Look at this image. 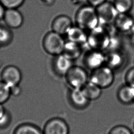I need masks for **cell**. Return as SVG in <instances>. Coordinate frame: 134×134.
<instances>
[{
    "label": "cell",
    "mask_w": 134,
    "mask_h": 134,
    "mask_svg": "<svg viewBox=\"0 0 134 134\" xmlns=\"http://www.w3.org/2000/svg\"><path fill=\"white\" fill-rule=\"evenodd\" d=\"M5 8L0 3V20L3 19L5 12Z\"/></svg>",
    "instance_id": "30"
},
{
    "label": "cell",
    "mask_w": 134,
    "mask_h": 134,
    "mask_svg": "<svg viewBox=\"0 0 134 134\" xmlns=\"http://www.w3.org/2000/svg\"><path fill=\"white\" fill-rule=\"evenodd\" d=\"M83 62L88 69L93 71L105 65V54L103 51L91 49L85 54Z\"/></svg>",
    "instance_id": "8"
},
{
    "label": "cell",
    "mask_w": 134,
    "mask_h": 134,
    "mask_svg": "<svg viewBox=\"0 0 134 134\" xmlns=\"http://www.w3.org/2000/svg\"><path fill=\"white\" fill-rule=\"evenodd\" d=\"M13 134H43V131L36 125L32 124L24 123L18 125Z\"/></svg>",
    "instance_id": "19"
},
{
    "label": "cell",
    "mask_w": 134,
    "mask_h": 134,
    "mask_svg": "<svg viewBox=\"0 0 134 134\" xmlns=\"http://www.w3.org/2000/svg\"><path fill=\"white\" fill-rule=\"evenodd\" d=\"M113 3L118 13H126L132 9L133 0H114Z\"/></svg>",
    "instance_id": "20"
},
{
    "label": "cell",
    "mask_w": 134,
    "mask_h": 134,
    "mask_svg": "<svg viewBox=\"0 0 134 134\" xmlns=\"http://www.w3.org/2000/svg\"><path fill=\"white\" fill-rule=\"evenodd\" d=\"M99 25L107 26L114 24L118 13L113 2L106 1L96 8Z\"/></svg>",
    "instance_id": "6"
},
{
    "label": "cell",
    "mask_w": 134,
    "mask_h": 134,
    "mask_svg": "<svg viewBox=\"0 0 134 134\" xmlns=\"http://www.w3.org/2000/svg\"><path fill=\"white\" fill-rule=\"evenodd\" d=\"M3 19L8 27L13 29L19 28L24 24V16L18 9H6Z\"/></svg>",
    "instance_id": "11"
},
{
    "label": "cell",
    "mask_w": 134,
    "mask_h": 134,
    "mask_svg": "<svg viewBox=\"0 0 134 134\" xmlns=\"http://www.w3.org/2000/svg\"><path fill=\"white\" fill-rule=\"evenodd\" d=\"M75 21L76 26L86 32H90L99 25L96 8L90 5H83L78 9Z\"/></svg>",
    "instance_id": "1"
},
{
    "label": "cell",
    "mask_w": 134,
    "mask_h": 134,
    "mask_svg": "<svg viewBox=\"0 0 134 134\" xmlns=\"http://www.w3.org/2000/svg\"><path fill=\"white\" fill-rule=\"evenodd\" d=\"M11 30L3 26H0V44L6 45L11 43L13 39Z\"/></svg>",
    "instance_id": "22"
},
{
    "label": "cell",
    "mask_w": 134,
    "mask_h": 134,
    "mask_svg": "<svg viewBox=\"0 0 134 134\" xmlns=\"http://www.w3.org/2000/svg\"><path fill=\"white\" fill-rule=\"evenodd\" d=\"M65 77L67 83L72 89H82L89 81L85 70L77 65H73Z\"/></svg>",
    "instance_id": "5"
},
{
    "label": "cell",
    "mask_w": 134,
    "mask_h": 134,
    "mask_svg": "<svg viewBox=\"0 0 134 134\" xmlns=\"http://www.w3.org/2000/svg\"><path fill=\"white\" fill-rule=\"evenodd\" d=\"M11 95L17 97L19 96L22 92V90L19 85L14 86L10 88Z\"/></svg>",
    "instance_id": "29"
},
{
    "label": "cell",
    "mask_w": 134,
    "mask_h": 134,
    "mask_svg": "<svg viewBox=\"0 0 134 134\" xmlns=\"http://www.w3.org/2000/svg\"><path fill=\"white\" fill-rule=\"evenodd\" d=\"M108 134H133L131 129L124 125H118L113 127Z\"/></svg>",
    "instance_id": "25"
},
{
    "label": "cell",
    "mask_w": 134,
    "mask_h": 134,
    "mask_svg": "<svg viewBox=\"0 0 134 134\" xmlns=\"http://www.w3.org/2000/svg\"><path fill=\"white\" fill-rule=\"evenodd\" d=\"M74 1L77 2H83V1H86V0H74Z\"/></svg>",
    "instance_id": "33"
},
{
    "label": "cell",
    "mask_w": 134,
    "mask_h": 134,
    "mask_svg": "<svg viewBox=\"0 0 134 134\" xmlns=\"http://www.w3.org/2000/svg\"><path fill=\"white\" fill-rule=\"evenodd\" d=\"M66 36L68 41L81 46L87 44L88 35L87 34L86 31L77 26H73Z\"/></svg>",
    "instance_id": "15"
},
{
    "label": "cell",
    "mask_w": 134,
    "mask_h": 134,
    "mask_svg": "<svg viewBox=\"0 0 134 134\" xmlns=\"http://www.w3.org/2000/svg\"><path fill=\"white\" fill-rule=\"evenodd\" d=\"M11 95L10 87L3 81L0 82V104H3Z\"/></svg>",
    "instance_id": "23"
},
{
    "label": "cell",
    "mask_w": 134,
    "mask_h": 134,
    "mask_svg": "<svg viewBox=\"0 0 134 134\" xmlns=\"http://www.w3.org/2000/svg\"><path fill=\"white\" fill-rule=\"evenodd\" d=\"M121 57L117 53H109L105 54V65L113 70L121 64Z\"/></svg>",
    "instance_id": "21"
},
{
    "label": "cell",
    "mask_w": 134,
    "mask_h": 134,
    "mask_svg": "<svg viewBox=\"0 0 134 134\" xmlns=\"http://www.w3.org/2000/svg\"><path fill=\"white\" fill-rule=\"evenodd\" d=\"M25 0H0V3L6 9H18L24 4Z\"/></svg>",
    "instance_id": "24"
},
{
    "label": "cell",
    "mask_w": 134,
    "mask_h": 134,
    "mask_svg": "<svg viewBox=\"0 0 134 134\" xmlns=\"http://www.w3.org/2000/svg\"><path fill=\"white\" fill-rule=\"evenodd\" d=\"M125 81V84L134 87V67L130 68L126 73Z\"/></svg>",
    "instance_id": "26"
},
{
    "label": "cell",
    "mask_w": 134,
    "mask_h": 134,
    "mask_svg": "<svg viewBox=\"0 0 134 134\" xmlns=\"http://www.w3.org/2000/svg\"><path fill=\"white\" fill-rule=\"evenodd\" d=\"M73 26L72 21L66 15H59L53 21L51 28L53 31L64 36L66 35Z\"/></svg>",
    "instance_id": "10"
},
{
    "label": "cell",
    "mask_w": 134,
    "mask_h": 134,
    "mask_svg": "<svg viewBox=\"0 0 134 134\" xmlns=\"http://www.w3.org/2000/svg\"><path fill=\"white\" fill-rule=\"evenodd\" d=\"M2 81L11 88L19 85L22 80V73L16 66L9 65L4 69L2 72Z\"/></svg>",
    "instance_id": "9"
},
{
    "label": "cell",
    "mask_w": 134,
    "mask_h": 134,
    "mask_svg": "<svg viewBox=\"0 0 134 134\" xmlns=\"http://www.w3.org/2000/svg\"><path fill=\"white\" fill-rule=\"evenodd\" d=\"M42 2H44L45 5H52L54 2L55 0H41Z\"/></svg>",
    "instance_id": "32"
},
{
    "label": "cell",
    "mask_w": 134,
    "mask_h": 134,
    "mask_svg": "<svg viewBox=\"0 0 134 134\" xmlns=\"http://www.w3.org/2000/svg\"><path fill=\"white\" fill-rule=\"evenodd\" d=\"M81 90L90 101L98 99L102 93L101 88L89 80Z\"/></svg>",
    "instance_id": "18"
},
{
    "label": "cell",
    "mask_w": 134,
    "mask_h": 134,
    "mask_svg": "<svg viewBox=\"0 0 134 134\" xmlns=\"http://www.w3.org/2000/svg\"><path fill=\"white\" fill-rule=\"evenodd\" d=\"M65 43L62 36L51 31L45 35L42 45L47 54L55 56L62 54Z\"/></svg>",
    "instance_id": "3"
},
{
    "label": "cell",
    "mask_w": 134,
    "mask_h": 134,
    "mask_svg": "<svg viewBox=\"0 0 134 134\" xmlns=\"http://www.w3.org/2000/svg\"><path fill=\"white\" fill-rule=\"evenodd\" d=\"M89 81L96 84L102 89L110 87L114 80L113 70L104 65L92 71Z\"/></svg>",
    "instance_id": "4"
},
{
    "label": "cell",
    "mask_w": 134,
    "mask_h": 134,
    "mask_svg": "<svg viewBox=\"0 0 134 134\" xmlns=\"http://www.w3.org/2000/svg\"><path fill=\"white\" fill-rule=\"evenodd\" d=\"M117 98L121 103L129 104L134 103V87L125 84L120 87L117 92Z\"/></svg>",
    "instance_id": "17"
},
{
    "label": "cell",
    "mask_w": 134,
    "mask_h": 134,
    "mask_svg": "<svg viewBox=\"0 0 134 134\" xmlns=\"http://www.w3.org/2000/svg\"><path fill=\"white\" fill-rule=\"evenodd\" d=\"M43 134H69V125L65 120L54 118L45 123L42 131Z\"/></svg>",
    "instance_id": "7"
},
{
    "label": "cell",
    "mask_w": 134,
    "mask_h": 134,
    "mask_svg": "<svg viewBox=\"0 0 134 134\" xmlns=\"http://www.w3.org/2000/svg\"><path fill=\"white\" fill-rule=\"evenodd\" d=\"M69 98L71 103L76 109H85L89 105L90 101L86 97L81 89H72L70 92Z\"/></svg>",
    "instance_id": "14"
},
{
    "label": "cell",
    "mask_w": 134,
    "mask_h": 134,
    "mask_svg": "<svg viewBox=\"0 0 134 134\" xmlns=\"http://www.w3.org/2000/svg\"><path fill=\"white\" fill-rule=\"evenodd\" d=\"M106 1H107V0H86V2H87L88 5L95 8L101 5Z\"/></svg>",
    "instance_id": "28"
},
{
    "label": "cell",
    "mask_w": 134,
    "mask_h": 134,
    "mask_svg": "<svg viewBox=\"0 0 134 134\" xmlns=\"http://www.w3.org/2000/svg\"><path fill=\"white\" fill-rule=\"evenodd\" d=\"M7 111L5 110L4 107L2 104H0V119L5 115Z\"/></svg>",
    "instance_id": "31"
},
{
    "label": "cell",
    "mask_w": 134,
    "mask_h": 134,
    "mask_svg": "<svg viewBox=\"0 0 134 134\" xmlns=\"http://www.w3.org/2000/svg\"><path fill=\"white\" fill-rule=\"evenodd\" d=\"M118 30L125 32L130 30L134 25V19L129 13H119L114 22Z\"/></svg>",
    "instance_id": "13"
},
{
    "label": "cell",
    "mask_w": 134,
    "mask_h": 134,
    "mask_svg": "<svg viewBox=\"0 0 134 134\" xmlns=\"http://www.w3.org/2000/svg\"><path fill=\"white\" fill-rule=\"evenodd\" d=\"M89 32L87 44L91 49L103 52L109 46L110 36L104 26L99 25Z\"/></svg>",
    "instance_id": "2"
},
{
    "label": "cell",
    "mask_w": 134,
    "mask_h": 134,
    "mask_svg": "<svg viewBox=\"0 0 134 134\" xmlns=\"http://www.w3.org/2000/svg\"><path fill=\"white\" fill-rule=\"evenodd\" d=\"M72 61L63 54L54 56L53 60V68L54 72L60 76H65L72 66Z\"/></svg>",
    "instance_id": "12"
},
{
    "label": "cell",
    "mask_w": 134,
    "mask_h": 134,
    "mask_svg": "<svg viewBox=\"0 0 134 134\" xmlns=\"http://www.w3.org/2000/svg\"><path fill=\"white\" fill-rule=\"evenodd\" d=\"M11 118L9 113L7 111L5 114L0 119V128L7 127L11 122Z\"/></svg>",
    "instance_id": "27"
},
{
    "label": "cell",
    "mask_w": 134,
    "mask_h": 134,
    "mask_svg": "<svg viewBox=\"0 0 134 134\" xmlns=\"http://www.w3.org/2000/svg\"></svg>",
    "instance_id": "34"
},
{
    "label": "cell",
    "mask_w": 134,
    "mask_h": 134,
    "mask_svg": "<svg viewBox=\"0 0 134 134\" xmlns=\"http://www.w3.org/2000/svg\"><path fill=\"white\" fill-rule=\"evenodd\" d=\"M82 46L74 42L67 41L65 42L62 54L71 61L75 60L80 57L82 54Z\"/></svg>",
    "instance_id": "16"
}]
</instances>
